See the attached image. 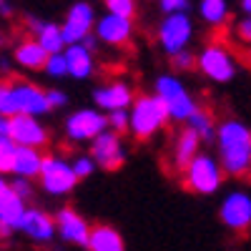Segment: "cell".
<instances>
[{
  "label": "cell",
  "mask_w": 251,
  "mask_h": 251,
  "mask_svg": "<svg viewBox=\"0 0 251 251\" xmlns=\"http://www.w3.org/2000/svg\"><path fill=\"white\" fill-rule=\"evenodd\" d=\"M214 143L219 146V166L231 178H246L251 171V128L239 118L216 123Z\"/></svg>",
  "instance_id": "6da1fadb"
},
{
  "label": "cell",
  "mask_w": 251,
  "mask_h": 251,
  "mask_svg": "<svg viewBox=\"0 0 251 251\" xmlns=\"http://www.w3.org/2000/svg\"><path fill=\"white\" fill-rule=\"evenodd\" d=\"M169 123L163 103L153 93L136 96L128 106V133L136 141H151L156 133H161Z\"/></svg>",
  "instance_id": "7a4b0ae2"
},
{
  "label": "cell",
  "mask_w": 251,
  "mask_h": 251,
  "mask_svg": "<svg viewBox=\"0 0 251 251\" xmlns=\"http://www.w3.org/2000/svg\"><path fill=\"white\" fill-rule=\"evenodd\" d=\"M153 96L163 103L166 113H169V121H174V123H183L199 108L196 98L191 96V91L186 88V83L174 71L171 73H161L153 80Z\"/></svg>",
  "instance_id": "3957f363"
},
{
  "label": "cell",
  "mask_w": 251,
  "mask_h": 251,
  "mask_svg": "<svg viewBox=\"0 0 251 251\" xmlns=\"http://www.w3.org/2000/svg\"><path fill=\"white\" fill-rule=\"evenodd\" d=\"M196 68L219 86L231 83L239 73V63H236V53L228 48L224 40H211L201 48V53L196 55Z\"/></svg>",
  "instance_id": "277c9868"
},
{
  "label": "cell",
  "mask_w": 251,
  "mask_h": 251,
  "mask_svg": "<svg viewBox=\"0 0 251 251\" xmlns=\"http://www.w3.org/2000/svg\"><path fill=\"white\" fill-rule=\"evenodd\" d=\"M181 174H183V186L199 196H214L224 183V171L219 161L211 153H201V151L183 166Z\"/></svg>",
  "instance_id": "5b68a950"
},
{
  "label": "cell",
  "mask_w": 251,
  "mask_h": 251,
  "mask_svg": "<svg viewBox=\"0 0 251 251\" xmlns=\"http://www.w3.org/2000/svg\"><path fill=\"white\" fill-rule=\"evenodd\" d=\"M38 178H40V188H43L48 196H58V199L73 194V188L78 186V176L71 169V161H66L58 153L43 156Z\"/></svg>",
  "instance_id": "8992f818"
},
{
  "label": "cell",
  "mask_w": 251,
  "mask_h": 251,
  "mask_svg": "<svg viewBox=\"0 0 251 251\" xmlns=\"http://www.w3.org/2000/svg\"><path fill=\"white\" fill-rule=\"evenodd\" d=\"M156 40L166 55L188 48L194 40V20L188 13H166L156 28Z\"/></svg>",
  "instance_id": "52a82bcc"
},
{
  "label": "cell",
  "mask_w": 251,
  "mask_h": 251,
  "mask_svg": "<svg viewBox=\"0 0 251 251\" xmlns=\"http://www.w3.org/2000/svg\"><path fill=\"white\" fill-rule=\"evenodd\" d=\"M8 91H10V103H13V116H35L43 118L50 113L46 88L35 86L30 80H8Z\"/></svg>",
  "instance_id": "ba28073f"
},
{
  "label": "cell",
  "mask_w": 251,
  "mask_h": 251,
  "mask_svg": "<svg viewBox=\"0 0 251 251\" xmlns=\"http://www.w3.org/2000/svg\"><path fill=\"white\" fill-rule=\"evenodd\" d=\"M91 143V158L96 163V169H103V171H118L121 166L126 163V158H128V151H126L123 146V138L121 133L106 128L100 131L96 138L88 141Z\"/></svg>",
  "instance_id": "9c48e42d"
},
{
  "label": "cell",
  "mask_w": 251,
  "mask_h": 251,
  "mask_svg": "<svg viewBox=\"0 0 251 251\" xmlns=\"http://www.w3.org/2000/svg\"><path fill=\"white\" fill-rule=\"evenodd\" d=\"M106 128H108L106 113L98 108H78L63 121V131H66V138L71 143H88Z\"/></svg>",
  "instance_id": "30bf717a"
},
{
  "label": "cell",
  "mask_w": 251,
  "mask_h": 251,
  "mask_svg": "<svg viewBox=\"0 0 251 251\" xmlns=\"http://www.w3.org/2000/svg\"><path fill=\"white\" fill-rule=\"evenodd\" d=\"M219 219L226 228H231L236 234H246L251 226V196L244 188L228 191L219 206Z\"/></svg>",
  "instance_id": "8fae6325"
},
{
  "label": "cell",
  "mask_w": 251,
  "mask_h": 251,
  "mask_svg": "<svg viewBox=\"0 0 251 251\" xmlns=\"http://www.w3.org/2000/svg\"><path fill=\"white\" fill-rule=\"evenodd\" d=\"M96 8L86 0H78L73 3L66 13L60 23V35H63V43H78L80 38H86L88 33H93V23H96Z\"/></svg>",
  "instance_id": "7c38bea8"
},
{
  "label": "cell",
  "mask_w": 251,
  "mask_h": 251,
  "mask_svg": "<svg viewBox=\"0 0 251 251\" xmlns=\"http://www.w3.org/2000/svg\"><path fill=\"white\" fill-rule=\"evenodd\" d=\"M93 35L98 38V43H103V46L123 48V46H128L131 38H133V20L113 15V13H106V15L96 18Z\"/></svg>",
  "instance_id": "4fadbf2b"
},
{
  "label": "cell",
  "mask_w": 251,
  "mask_h": 251,
  "mask_svg": "<svg viewBox=\"0 0 251 251\" xmlns=\"http://www.w3.org/2000/svg\"><path fill=\"white\" fill-rule=\"evenodd\" d=\"M8 138L18 146H35V149H43L50 141V133L40 118L35 116H10V123H8Z\"/></svg>",
  "instance_id": "5bb4252c"
},
{
  "label": "cell",
  "mask_w": 251,
  "mask_h": 251,
  "mask_svg": "<svg viewBox=\"0 0 251 251\" xmlns=\"http://www.w3.org/2000/svg\"><path fill=\"white\" fill-rule=\"evenodd\" d=\"M55 231L60 234V239L66 244H75V246H86L88 241V231H91V224L83 219L73 206H60L55 216Z\"/></svg>",
  "instance_id": "9a60e30c"
},
{
  "label": "cell",
  "mask_w": 251,
  "mask_h": 251,
  "mask_svg": "<svg viewBox=\"0 0 251 251\" xmlns=\"http://www.w3.org/2000/svg\"><path fill=\"white\" fill-rule=\"evenodd\" d=\"M136 98L131 83L126 80H111V83H103L93 91V100H96V108L103 111V113H111V111H118V108H128L131 100Z\"/></svg>",
  "instance_id": "2e32d148"
},
{
  "label": "cell",
  "mask_w": 251,
  "mask_h": 251,
  "mask_svg": "<svg viewBox=\"0 0 251 251\" xmlns=\"http://www.w3.org/2000/svg\"><path fill=\"white\" fill-rule=\"evenodd\" d=\"M18 231H23L35 244H48L55 239V221L43 208H25L23 219H20Z\"/></svg>",
  "instance_id": "e0dca14e"
},
{
  "label": "cell",
  "mask_w": 251,
  "mask_h": 251,
  "mask_svg": "<svg viewBox=\"0 0 251 251\" xmlns=\"http://www.w3.org/2000/svg\"><path fill=\"white\" fill-rule=\"evenodd\" d=\"M63 58H66L68 75L75 80H88L96 73V53L83 43H68L63 48Z\"/></svg>",
  "instance_id": "ac0fdd59"
},
{
  "label": "cell",
  "mask_w": 251,
  "mask_h": 251,
  "mask_svg": "<svg viewBox=\"0 0 251 251\" xmlns=\"http://www.w3.org/2000/svg\"><path fill=\"white\" fill-rule=\"evenodd\" d=\"M201 151V138L188 128V126H183V128L174 136V146H171V166L176 171H183V166L191 161L196 153Z\"/></svg>",
  "instance_id": "d6986e66"
},
{
  "label": "cell",
  "mask_w": 251,
  "mask_h": 251,
  "mask_svg": "<svg viewBox=\"0 0 251 251\" xmlns=\"http://www.w3.org/2000/svg\"><path fill=\"white\" fill-rule=\"evenodd\" d=\"M43 149L35 146H18L15 143V156H13V176H23V178H38L40 163H43Z\"/></svg>",
  "instance_id": "ffe728a7"
},
{
  "label": "cell",
  "mask_w": 251,
  "mask_h": 251,
  "mask_svg": "<svg viewBox=\"0 0 251 251\" xmlns=\"http://www.w3.org/2000/svg\"><path fill=\"white\" fill-rule=\"evenodd\" d=\"M48 53L38 46V40L35 38H25V40H20V43H15L13 48V63L18 68H23V71H43V63H46Z\"/></svg>",
  "instance_id": "44dd1931"
},
{
  "label": "cell",
  "mask_w": 251,
  "mask_h": 251,
  "mask_svg": "<svg viewBox=\"0 0 251 251\" xmlns=\"http://www.w3.org/2000/svg\"><path fill=\"white\" fill-rule=\"evenodd\" d=\"M86 249L88 251H126V244L118 228L108 224H98V226H91Z\"/></svg>",
  "instance_id": "7402d4cb"
},
{
  "label": "cell",
  "mask_w": 251,
  "mask_h": 251,
  "mask_svg": "<svg viewBox=\"0 0 251 251\" xmlns=\"http://www.w3.org/2000/svg\"><path fill=\"white\" fill-rule=\"evenodd\" d=\"M25 201L20 199L10 186H5L3 191H0V221H3L10 231H18L20 226V219L25 214Z\"/></svg>",
  "instance_id": "603a6c76"
},
{
  "label": "cell",
  "mask_w": 251,
  "mask_h": 251,
  "mask_svg": "<svg viewBox=\"0 0 251 251\" xmlns=\"http://www.w3.org/2000/svg\"><path fill=\"white\" fill-rule=\"evenodd\" d=\"M183 123L201 138V143H214V136H216V118H214L211 111H206V108L199 106Z\"/></svg>",
  "instance_id": "cb8c5ba5"
},
{
  "label": "cell",
  "mask_w": 251,
  "mask_h": 251,
  "mask_svg": "<svg viewBox=\"0 0 251 251\" xmlns=\"http://www.w3.org/2000/svg\"><path fill=\"white\" fill-rule=\"evenodd\" d=\"M199 13L206 25L221 28V25H226L231 8H228V0H199Z\"/></svg>",
  "instance_id": "d4e9b609"
},
{
  "label": "cell",
  "mask_w": 251,
  "mask_h": 251,
  "mask_svg": "<svg viewBox=\"0 0 251 251\" xmlns=\"http://www.w3.org/2000/svg\"><path fill=\"white\" fill-rule=\"evenodd\" d=\"M38 40V46L43 48L46 53H60L63 48H66V43H63V35H60V25L58 23H48V20H43L40 23V28L30 35Z\"/></svg>",
  "instance_id": "484cf974"
},
{
  "label": "cell",
  "mask_w": 251,
  "mask_h": 251,
  "mask_svg": "<svg viewBox=\"0 0 251 251\" xmlns=\"http://www.w3.org/2000/svg\"><path fill=\"white\" fill-rule=\"evenodd\" d=\"M171 68H174V73H191V71H196V55L188 48L174 53L171 55Z\"/></svg>",
  "instance_id": "4316f807"
},
{
  "label": "cell",
  "mask_w": 251,
  "mask_h": 251,
  "mask_svg": "<svg viewBox=\"0 0 251 251\" xmlns=\"http://www.w3.org/2000/svg\"><path fill=\"white\" fill-rule=\"evenodd\" d=\"M103 5H106V13H113V15H121V18H136V0H103Z\"/></svg>",
  "instance_id": "83f0119b"
},
{
  "label": "cell",
  "mask_w": 251,
  "mask_h": 251,
  "mask_svg": "<svg viewBox=\"0 0 251 251\" xmlns=\"http://www.w3.org/2000/svg\"><path fill=\"white\" fill-rule=\"evenodd\" d=\"M43 71H46L50 78H66V75H68L63 50H60V53H48V58H46V63H43Z\"/></svg>",
  "instance_id": "f1b7e54d"
},
{
  "label": "cell",
  "mask_w": 251,
  "mask_h": 251,
  "mask_svg": "<svg viewBox=\"0 0 251 251\" xmlns=\"http://www.w3.org/2000/svg\"><path fill=\"white\" fill-rule=\"evenodd\" d=\"M13 156H15V143L10 138H0V174L3 176L13 171Z\"/></svg>",
  "instance_id": "f546056e"
},
{
  "label": "cell",
  "mask_w": 251,
  "mask_h": 251,
  "mask_svg": "<svg viewBox=\"0 0 251 251\" xmlns=\"http://www.w3.org/2000/svg\"><path fill=\"white\" fill-rule=\"evenodd\" d=\"M71 169H73V174L78 176V181H83V178H88V176L96 174V163H93V158H91L88 153H80V156L73 158Z\"/></svg>",
  "instance_id": "4dcf8cb0"
},
{
  "label": "cell",
  "mask_w": 251,
  "mask_h": 251,
  "mask_svg": "<svg viewBox=\"0 0 251 251\" xmlns=\"http://www.w3.org/2000/svg\"><path fill=\"white\" fill-rule=\"evenodd\" d=\"M106 121H108V128L116 131V133H128V108H118V111H111L106 113Z\"/></svg>",
  "instance_id": "1f68e13d"
},
{
  "label": "cell",
  "mask_w": 251,
  "mask_h": 251,
  "mask_svg": "<svg viewBox=\"0 0 251 251\" xmlns=\"http://www.w3.org/2000/svg\"><path fill=\"white\" fill-rule=\"evenodd\" d=\"M8 186H10L23 201H28V199L33 196V191H35V188H33V181H30V178H23V176H15L13 181H8Z\"/></svg>",
  "instance_id": "d6a6232c"
},
{
  "label": "cell",
  "mask_w": 251,
  "mask_h": 251,
  "mask_svg": "<svg viewBox=\"0 0 251 251\" xmlns=\"http://www.w3.org/2000/svg\"><path fill=\"white\" fill-rule=\"evenodd\" d=\"M158 8L166 13H188L191 10V0H158Z\"/></svg>",
  "instance_id": "836d02e7"
},
{
  "label": "cell",
  "mask_w": 251,
  "mask_h": 251,
  "mask_svg": "<svg viewBox=\"0 0 251 251\" xmlns=\"http://www.w3.org/2000/svg\"><path fill=\"white\" fill-rule=\"evenodd\" d=\"M46 98H48L50 111H53V108L68 106V93H66V91H60V88H48V91H46Z\"/></svg>",
  "instance_id": "e575fe53"
},
{
  "label": "cell",
  "mask_w": 251,
  "mask_h": 251,
  "mask_svg": "<svg viewBox=\"0 0 251 251\" xmlns=\"http://www.w3.org/2000/svg\"><path fill=\"white\" fill-rule=\"evenodd\" d=\"M234 33H236V38L241 40V43H249V40H251V18L249 15H241L239 18Z\"/></svg>",
  "instance_id": "d590c367"
},
{
  "label": "cell",
  "mask_w": 251,
  "mask_h": 251,
  "mask_svg": "<svg viewBox=\"0 0 251 251\" xmlns=\"http://www.w3.org/2000/svg\"><path fill=\"white\" fill-rule=\"evenodd\" d=\"M8 123H10V118L0 113V138H8Z\"/></svg>",
  "instance_id": "8d00e7d4"
},
{
  "label": "cell",
  "mask_w": 251,
  "mask_h": 251,
  "mask_svg": "<svg viewBox=\"0 0 251 251\" xmlns=\"http://www.w3.org/2000/svg\"><path fill=\"white\" fill-rule=\"evenodd\" d=\"M0 15H3V18H10L13 15V5L8 3V0H0Z\"/></svg>",
  "instance_id": "74e56055"
},
{
  "label": "cell",
  "mask_w": 251,
  "mask_h": 251,
  "mask_svg": "<svg viewBox=\"0 0 251 251\" xmlns=\"http://www.w3.org/2000/svg\"><path fill=\"white\" fill-rule=\"evenodd\" d=\"M0 73H3V75L10 73V58H0Z\"/></svg>",
  "instance_id": "f35d334b"
},
{
  "label": "cell",
  "mask_w": 251,
  "mask_h": 251,
  "mask_svg": "<svg viewBox=\"0 0 251 251\" xmlns=\"http://www.w3.org/2000/svg\"><path fill=\"white\" fill-rule=\"evenodd\" d=\"M241 15H251V0H241Z\"/></svg>",
  "instance_id": "ab89813d"
},
{
  "label": "cell",
  "mask_w": 251,
  "mask_h": 251,
  "mask_svg": "<svg viewBox=\"0 0 251 251\" xmlns=\"http://www.w3.org/2000/svg\"><path fill=\"white\" fill-rule=\"evenodd\" d=\"M10 234H13V231H10V228H8V226H5L3 221H0V239H8Z\"/></svg>",
  "instance_id": "60d3db41"
},
{
  "label": "cell",
  "mask_w": 251,
  "mask_h": 251,
  "mask_svg": "<svg viewBox=\"0 0 251 251\" xmlns=\"http://www.w3.org/2000/svg\"><path fill=\"white\" fill-rule=\"evenodd\" d=\"M5 186H8V178H5L3 174H0V191H3V188H5Z\"/></svg>",
  "instance_id": "b9f144b4"
},
{
  "label": "cell",
  "mask_w": 251,
  "mask_h": 251,
  "mask_svg": "<svg viewBox=\"0 0 251 251\" xmlns=\"http://www.w3.org/2000/svg\"><path fill=\"white\" fill-rule=\"evenodd\" d=\"M0 46H3V30H0Z\"/></svg>",
  "instance_id": "7bdbcfd3"
}]
</instances>
